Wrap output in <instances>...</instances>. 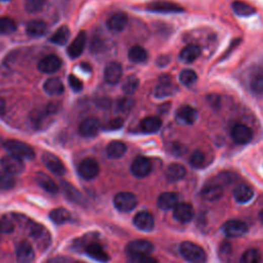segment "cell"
Listing matches in <instances>:
<instances>
[{"mask_svg": "<svg viewBox=\"0 0 263 263\" xmlns=\"http://www.w3.org/2000/svg\"><path fill=\"white\" fill-rule=\"evenodd\" d=\"M35 182L40 187L49 193V194H57L59 192V187L57 183L46 173L44 172H37L35 175Z\"/></svg>", "mask_w": 263, "mask_h": 263, "instance_id": "20", "label": "cell"}, {"mask_svg": "<svg viewBox=\"0 0 263 263\" xmlns=\"http://www.w3.org/2000/svg\"><path fill=\"white\" fill-rule=\"evenodd\" d=\"M201 56V49L198 46H187L180 52V60L183 63H193Z\"/></svg>", "mask_w": 263, "mask_h": 263, "instance_id": "32", "label": "cell"}, {"mask_svg": "<svg viewBox=\"0 0 263 263\" xmlns=\"http://www.w3.org/2000/svg\"><path fill=\"white\" fill-rule=\"evenodd\" d=\"M0 165H2L4 171L12 175H20L25 171V165L23 160L13 155L5 156L0 160Z\"/></svg>", "mask_w": 263, "mask_h": 263, "instance_id": "7", "label": "cell"}, {"mask_svg": "<svg viewBox=\"0 0 263 263\" xmlns=\"http://www.w3.org/2000/svg\"><path fill=\"white\" fill-rule=\"evenodd\" d=\"M128 23L129 18L125 13H117L108 19L107 27L111 31L121 32L127 27Z\"/></svg>", "mask_w": 263, "mask_h": 263, "instance_id": "22", "label": "cell"}, {"mask_svg": "<svg viewBox=\"0 0 263 263\" xmlns=\"http://www.w3.org/2000/svg\"><path fill=\"white\" fill-rule=\"evenodd\" d=\"M87 44V34L85 31H81L74 41L69 45L67 49V54L71 59H77L82 56Z\"/></svg>", "mask_w": 263, "mask_h": 263, "instance_id": "10", "label": "cell"}, {"mask_svg": "<svg viewBox=\"0 0 263 263\" xmlns=\"http://www.w3.org/2000/svg\"><path fill=\"white\" fill-rule=\"evenodd\" d=\"M205 161H206L205 154L203 152H201V150H196V152L190 158L191 166L194 168H197V169L202 168L205 164Z\"/></svg>", "mask_w": 263, "mask_h": 263, "instance_id": "46", "label": "cell"}, {"mask_svg": "<svg viewBox=\"0 0 263 263\" xmlns=\"http://www.w3.org/2000/svg\"><path fill=\"white\" fill-rule=\"evenodd\" d=\"M162 125V120L158 117H147L141 121V129L147 134H153L160 131Z\"/></svg>", "mask_w": 263, "mask_h": 263, "instance_id": "30", "label": "cell"}, {"mask_svg": "<svg viewBox=\"0 0 263 263\" xmlns=\"http://www.w3.org/2000/svg\"><path fill=\"white\" fill-rule=\"evenodd\" d=\"M250 87L255 95H263V69L257 71L251 80Z\"/></svg>", "mask_w": 263, "mask_h": 263, "instance_id": "38", "label": "cell"}, {"mask_svg": "<svg viewBox=\"0 0 263 263\" xmlns=\"http://www.w3.org/2000/svg\"><path fill=\"white\" fill-rule=\"evenodd\" d=\"M133 106H134V100L129 97L122 98L118 101V109L121 112H127V111L131 110Z\"/></svg>", "mask_w": 263, "mask_h": 263, "instance_id": "49", "label": "cell"}, {"mask_svg": "<svg viewBox=\"0 0 263 263\" xmlns=\"http://www.w3.org/2000/svg\"><path fill=\"white\" fill-rule=\"evenodd\" d=\"M68 83H69V86L70 88L74 91V92H81L83 89H84V84L83 82L78 79L75 75L73 74H70L69 78H68Z\"/></svg>", "mask_w": 263, "mask_h": 263, "instance_id": "50", "label": "cell"}, {"mask_svg": "<svg viewBox=\"0 0 263 263\" xmlns=\"http://www.w3.org/2000/svg\"><path fill=\"white\" fill-rule=\"evenodd\" d=\"M101 129V124L97 118H88L80 126V134L86 138L96 137Z\"/></svg>", "mask_w": 263, "mask_h": 263, "instance_id": "18", "label": "cell"}, {"mask_svg": "<svg viewBox=\"0 0 263 263\" xmlns=\"http://www.w3.org/2000/svg\"><path fill=\"white\" fill-rule=\"evenodd\" d=\"M248 225L240 220H230L222 227L223 234L229 238H240L248 233Z\"/></svg>", "mask_w": 263, "mask_h": 263, "instance_id": "6", "label": "cell"}, {"mask_svg": "<svg viewBox=\"0 0 263 263\" xmlns=\"http://www.w3.org/2000/svg\"><path fill=\"white\" fill-rule=\"evenodd\" d=\"M42 160L45 164V166L55 175L62 176L66 173V168L62 161L55 155L51 153H45L42 157Z\"/></svg>", "mask_w": 263, "mask_h": 263, "instance_id": "12", "label": "cell"}, {"mask_svg": "<svg viewBox=\"0 0 263 263\" xmlns=\"http://www.w3.org/2000/svg\"><path fill=\"white\" fill-rule=\"evenodd\" d=\"M86 252L87 254L95 259L96 261L102 262V263H106L109 260V255L105 252V250L103 249V247L97 243H93L90 244L87 248H86Z\"/></svg>", "mask_w": 263, "mask_h": 263, "instance_id": "29", "label": "cell"}, {"mask_svg": "<svg viewBox=\"0 0 263 263\" xmlns=\"http://www.w3.org/2000/svg\"><path fill=\"white\" fill-rule=\"evenodd\" d=\"M58 103L56 102H51L49 105H48V114H56V112H58Z\"/></svg>", "mask_w": 263, "mask_h": 263, "instance_id": "53", "label": "cell"}, {"mask_svg": "<svg viewBox=\"0 0 263 263\" xmlns=\"http://www.w3.org/2000/svg\"><path fill=\"white\" fill-rule=\"evenodd\" d=\"M195 210L191 204L182 203L174 208V218L180 223H189L193 220Z\"/></svg>", "mask_w": 263, "mask_h": 263, "instance_id": "17", "label": "cell"}, {"mask_svg": "<svg viewBox=\"0 0 263 263\" xmlns=\"http://www.w3.org/2000/svg\"><path fill=\"white\" fill-rule=\"evenodd\" d=\"M232 7L234 12L241 17H250L255 15L256 13V10L252 6L244 2H241V0H236V2L232 4Z\"/></svg>", "mask_w": 263, "mask_h": 263, "instance_id": "36", "label": "cell"}, {"mask_svg": "<svg viewBox=\"0 0 263 263\" xmlns=\"http://www.w3.org/2000/svg\"><path fill=\"white\" fill-rule=\"evenodd\" d=\"M46 3L47 0H25V9L30 14H36L45 8Z\"/></svg>", "mask_w": 263, "mask_h": 263, "instance_id": "45", "label": "cell"}, {"mask_svg": "<svg viewBox=\"0 0 263 263\" xmlns=\"http://www.w3.org/2000/svg\"><path fill=\"white\" fill-rule=\"evenodd\" d=\"M123 77V67L119 62H110L104 70V80L109 85H117Z\"/></svg>", "mask_w": 263, "mask_h": 263, "instance_id": "8", "label": "cell"}, {"mask_svg": "<svg viewBox=\"0 0 263 263\" xmlns=\"http://www.w3.org/2000/svg\"><path fill=\"white\" fill-rule=\"evenodd\" d=\"M178 205V196L174 193H164L158 200V206L160 209L168 211L174 209Z\"/></svg>", "mask_w": 263, "mask_h": 263, "instance_id": "31", "label": "cell"}, {"mask_svg": "<svg viewBox=\"0 0 263 263\" xmlns=\"http://www.w3.org/2000/svg\"><path fill=\"white\" fill-rule=\"evenodd\" d=\"M154 251V245L146 240H136L127 246L128 255H149Z\"/></svg>", "mask_w": 263, "mask_h": 263, "instance_id": "13", "label": "cell"}, {"mask_svg": "<svg viewBox=\"0 0 263 263\" xmlns=\"http://www.w3.org/2000/svg\"><path fill=\"white\" fill-rule=\"evenodd\" d=\"M128 56H129L130 61L133 62V63H136V64L144 63L148 59L147 51L143 47L138 46V45L134 46L130 49Z\"/></svg>", "mask_w": 263, "mask_h": 263, "instance_id": "34", "label": "cell"}, {"mask_svg": "<svg viewBox=\"0 0 263 263\" xmlns=\"http://www.w3.org/2000/svg\"><path fill=\"white\" fill-rule=\"evenodd\" d=\"M180 253L184 259L193 263H204L207 260L205 250L193 242H183L180 245Z\"/></svg>", "mask_w": 263, "mask_h": 263, "instance_id": "2", "label": "cell"}, {"mask_svg": "<svg viewBox=\"0 0 263 263\" xmlns=\"http://www.w3.org/2000/svg\"><path fill=\"white\" fill-rule=\"evenodd\" d=\"M100 172L99 164L92 158L85 159L79 166L80 175L87 180H92L98 176Z\"/></svg>", "mask_w": 263, "mask_h": 263, "instance_id": "9", "label": "cell"}, {"mask_svg": "<svg viewBox=\"0 0 263 263\" xmlns=\"http://www.w3.org/2000/svg\"><path fill=\"white\" fill-rule=\"evenodd\" d=\"M176 89L171 83V79L168 75H163L160 78V83L155 90V96L159 99H163L169 96H172L175 93Z\"/></svg>", "mask_w": 263, "mask_h": 263, "instance_id": "21", "label": "cell"}, {"mask_svg": "<svg viewBox=\"0 0 263 263\" xmlns=\"http://www.w3.org/2000/svg\"><path fill=\"white\" fill-rule=\"evenodd\" d=\"M147 11L152 13H159V14H181L185 10L180 5L167 2V0H157V2L150 3L147 8Z\"/></svg>", "mask_w": 263, "mask_h": 263, "instance_id": "3", "label": "cell"}, {"mask_svg": "<svg viewBox=\"0 0 263 263\" xmlns=\"http://www.w3.org/2000/svg\"><path fill=\"white\" fill-rule=\"evenodd\" d=\"M128 263H158V261L149 255H128Z\"/></svg>", "mask_w": 263, "mask_h": 263, "instance_id": "47", "label": "cell"}, {"mask_svg": "<svg viewBox=\"0 0 263 263\" xmlns=\"http://www.w3.org/2000/svg\"><path fill=\"white\" fill-rule=\"evenodd\" d=\"M70 37V30L67 26H61L52 36H51V43L58 45V46H65L67 42L69 41Z\"/></svg>", "mask_w": 263, "mask_h": 263, "instance_id": "35", "label": "cell"}, {"mask_svg": "<svg viewBox=\"0 0 263 263\" xmlns=\"http://www.w3.org/2000/svg\"><path fill=\"white\" fill-rule=\"evenodd\" d=\"M241 263H261V255L256 249H248L243 253Z\"/></svg>", "mask_w": 263, "mask_h": 263, "instance_id": "43", "label": "cell"}, {"mask_svg": "<svg viewBox=\"0 0 263 263\" xmlns=\"http://www.w3.org/2000/svg\"><path fill=\"white\" fill-rule=\"evenodd\" d=\"M50 218L56 224H63L70 219V213L64 208H57L50 213Z\"/></svg>", "mask_w": 263, "mask_h": 263, "instance_id": "40", "label": "cell"}, {"mask_svg": "<svg viewBox=\"0 0 263 263\" xmlns=\"http://www.w3.org/2000/svg\"><path fill=\"white\" fill-rule=\"evenodd\" d=\"M16 185V179L14 175L0 171V192H8L13 190Z\"/></svg>", "mask_w": 263, "mask_h": 263, "instance_id": "37", "label": "cell"}, {"mask_svg": "<svg viewBox=\"0 0 263 263\" xmlns=\"http://www.w3.org/2000/svg\"><path fill=\"white\" fill-rule=\"evenodd\" d=\"M124 120L121 119V118H117V119H114L111 120L106 126H105V130H108V131H117V130H120L123 128L124 126Z\"/></svg>", "mask_w": 263, "mask_h": 263, "instance_id": "51", "label": "cell"}, {"mask_svg": "<svg viewBox=\"0 0 263 263\" xmlns=\"http://www.w3.org/2000/svg\"><path fill=\"white\" fill-rule=\"evenodd\" d=\"M176 117L179 121L187 125H194L198 119V112L194 107L184 105L178 109Z\"/></svg>", "mask_w": 263, "mask_h": 263, "instance_id": "23", "label": "cell"}, {"mask_svg": "<svg viewBox=\"0 0 263 263\" xmlns=\"http://www.w3.org/2000/svg\"><path fill=\"white\" fill-rule=\"evenodd\" d=\"M62 66V60L56 55H49L43 58L39 63V70L44 73H55Z\"/></svg>", "mask_w": 263, "mask_h": 263, "instance_id": "16", "label": "cell"}, {"mask_svg": "<svg viewBox=\"0 0 263 263\" xmlns=\"http://www.w3.org/2000/svg\"><path fill=\"white\" fill-rule=\"evenodd\" d=\"M127 145L122 141H112L106 148V154L109 159L117 160L123 158L127 153Z\"/></svg>", "mask_w": 263, "mask_h": 263, "instance_id": "24", "label": "cell"}, {"mask_svg": "<svg viewBox=\"0 0 263 263\" xmlns=\"http://www.w3.org/2000/svg\"><path fill=\"white\" fill-rule=\"evenodd\" d=\"M254 192L251 187L247 184H240L239 186L236 187V190L234 192V197L238 203L241 204H246L250 202L253 199Z\"/></svg>", "mask_w": 263, "mask_h": 263, "instance_id": "27", "label": "cell"}, {"mask_svg": "<svg viewBox=\"0 0 263 263\" xmlns=\"http://www.w3.org/2000/svg\"><path fill=\"white\" fill-rule=\"evenodd\" d=\"M6 110H7V103L5 99L0 98V116H4L6 114Z\"/></svg>", "mask_w": 263, "mask_h": 263, "instance_id": "54", "label": "cell"}, {"mask_svg": "<svg viewBox=\"0 0 263 263\" xmlns=\"http://www.w3.org/2000/svg\"><path fill=\"white\" fill-rule=\"evenodd\" d=\"M179 81L183 86L190 87L198 81V74L193 69H184L179 75Z\"/></svg>", "mask_w": 263, "mask_h": 263, "instance_id": "39", "label": "cell"}, {"mask_svg": "<svg viewBox=\"0 0 263 263\" xmlns=\"http://www.w3.org/2000/svg\"><path fill=\"white\" fill-rule=\"evenodd\" d=\"M14 230L15 225L9 217L4 216L0 218V234H11Z\"/></svg>", "mask_w": 263, "mask_h": 263, "instance_id": "48", "label": "cell"}, {"mask_svg": "<svg viewBox=\"0 0 263 263\" xmlns=\"http://www.w3.org/2000/svg\"><path fill=\"white\" fill-rule=\"evenodd\" d=\"M208 100H209V103L213 106L215 105L216 107H218L219 105V96L217 95H214V94H211L208 96Z\"/></svg>", "mask_w": 263, "mask_h": 263, "instance_id": "52", "label": "cell"}, {"mask_svg": "<svg viewBox=\"0 0 263 263\" xmlns=\"http://www.w3.org/2000/svg\"><path fill=\"white\" fill-rule=\"evenodd\" d=\"M63 187H64V192L65 195H67V197L74 203L83 205L84 204V197L81 195V193L73 187L71 184L69 183H63Z\"/></svg>", "mask_w": 263, "mask_h": 263, "instance_id": "41", "label": "cell"}, {"mask_svg": "<svg viewBox=\"0 0 263 263\" xmlns=\"http://www.w3.org/2000/svg\"><path fill=\"white\" fill-rule=\"evenodd\" d=\"M134 224L140 231L152 232L155 228V218L149 212L142 211L134 217Z\"/></svg>", "mask_w": 263, "mask_h": 263, "instance_id": "15", "label": "cell"}, {"mask_svg": "<svg viewBox=\"0 0 263 263\" xmlns=\"http://www.w3.org/2000/svg\"><path fill=\"white\" fill-rule=\"evenodd\" d=\"M29 235L31 238L35 240L40 248H48L51 244V235L48 230L43 225L31 222L29 225Z\"/></svg>", "mask_w": 263, "mask_h": 263, "instance_id": "4", "label": "cell"}, {"mask_svg": "<svg viewBox=\"0 0 263 263\" xmlns=\"http://www.w3.org/2000/svg\"><path fill=\"white\" fill-rule=\"evenodd\" d=\"M2 2H5V3H9V2H11V0H2Z\"/></svg>", "mask_w": 263, "mask_h": 263, "instance_id": "57", "label": "cell"}, {"mask_svg": "<svg viewBox=\"0 0 263 263\" xmlns=\"http://www.w3.org/2000/svg\"><path fill=\"white\" fill-rule=\"evenodd\" d=\"M16 257L19 263H31L34 259V250L28 241H22L16 249Z\"/></svg>", "mask_w": 263, "mask_h": 263, "instance_id": "19", "label": "cell"}, {"mask_svg": "<svg viewBox=\"0 0 263 263\" xmlns=\"http://www.w3.org/2000/svg\"><path fill=\"white\" fill-rule=\"evenodd\" d=\"M139 85H140L139 79L135 77V75H131V77H129L124 83L123 91L126 95H133L138 90Z\"/></svg>", "mask_w": 263, "mask_h": 263, "instance_id": "42", "label": "cell"}, {"mask_svg": "<svg viewBox=\"0 0 263 263\" xmlns=\"http://www.w3.org/2000/svg\"><path fill=\"white\" fill-rule=\"evenodd\" d=\"M223 195L222 187L218 184H209L205 186L201 192V197L209 202L218 201Z\"/></svg>", "mask_w": 263, "mask_h": 263, "instance_id": "26", "label": "cell"}, {"mask_svg": "<svg viewBox=\"0 0 263 263\" xmlns=\"http://www.w3.org/2000/svg\"><path fill=\"white\" fill-rule=\"evenodd\" d=\"M186 175V169L180 164H171L166 172V177L170 182H176L183 179Z\"/></svg>", "mask_w": 263, "mask_h": 263, "instance_id": "33", "label": "cell"}, {"mask_svg": "<svg viewBox=\"0 0 263 263\" xmlns=\"http://www.w3.org/2000/svg\"><path fill=\"white\" fill-rule=\"evenodd\" d=\"M5 147L10 153V155H13L21 160L32 161L35 158L34 149L29 144L23 141L11 139L5 142Z\"/></svg>", "mask_w": 263, "mask_h": 263, "instance_id": "1", "label": "cell"}, {"mask_svg": "<svg viewBox=\"0 0 263 263\" xmlns=\"http://www.w3.org/2000/svg\"><path fill=\"white\" fill-rule=\"evenodd\" d=\"M82 67L86 69L85 71H91V69H92V68H91V66H90V65H88V64H83V65H82Z\"/></svg>", "mask_w": 263, "mask_h": 263, "instance_id": "55", "label": "cell"}, {"mask_svg": "<svg viewBox=\"0 0 263 263\" xmlns=\"http://www.w3.org/2000/svg\"><path fill=\"white\" fill-rule=\"evenodd\" d=\"M44 90L50 96H60L64 93V84L59 78H51L46 81Z\"/></svg>", "mask_w": 263, "mask_h": 263, "instance_id": "28", "label": "cell"}, {"mask_svg": "<svg viewBox=\"0 0 263 263\" xmlns=\"http://www.w3.org/2000/svg\"><path fill=\"white\" fill-rule=\"evenodd\" d=\"M232 137L238 144H248L253 139V132L248 126L237 124L232 129Z\"/></svg>", "mask_w": 263, "mask_h": 263, "instance_id": "14", "label": "cell"}, {"mask_svg": "<svg viewBox=\"0 0 263 263\" xmlns=\"http://www.w3.org/2000/svg\"><path fill=\"white\" fill-rule=\"evenodd\" d=\"M17 30L15 21L8 17L0 18V34H11Z\"/></svg>", "mask_w": 263, "mask_h": 263, "instance_id": "44", "label": "cell"}, {"mask_svg": "<svg viewBox=\"0 0 263 263\" xmlns=\"http://www.w3.org/2000/svg\"><path fill=\"white\" fill-rule=\"evenodd\" d=\"M114 204L120 212L128 213L136 208L138 200L137 197L132 193H120L115 197Z\"/></svg>", "mask_w": 263, "mask_h": 263, "instance_id": "5", "label": "cell"}, {"mask_svg": "<svg viewBox=\"0 0 263 263\" xmlns=\"http://www.w3.org/2000/svg\"><path fill=\"white\" fill-rule=\"evenodd\" d=\"M48 25L43 20H32L27 23L26 33L31 37H41L46 34Z\"/></svg>", "mask_w": 263, "mask_h": 263, "instance_id": "25", "label": "cell"}, {"mask_svg": "<svg viewBox=\"0 0 263 263\" xmlns=\"http://www.w3.org/2000/svg\"><path fill=\"white\" fill-rule=\"evenodd\" d=\"M259 219H260V221L263 223V210H261L260 213H259Z\"/></svg>", "mask_w": 263, "mask_h": 263, "instance_id": "56", "label": "cell"}, {"mask_svg": "<svg viewBox=\"0 0 263 263\" xmlns=\"http://www.w3.org/2000/svg\"><path fill=\"white\" fill-rule=\"evenodd\" d=\"M153 165L147 158L138 157L134 160L131 166V171L134 176L138 178H144L152 173Z\"/></svg>", "mask_w": 263, "mask_h": 263, "instance_id": "11", "label": "cell"}]
</instances>
